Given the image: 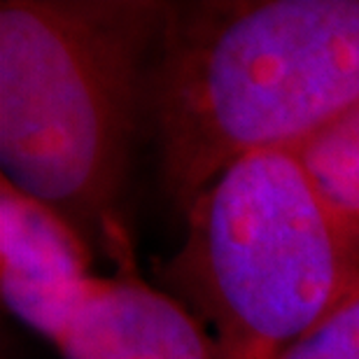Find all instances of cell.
Masks as SVG:
<instances>
[{
    "label": "cell",
    "instance_id": "52a82bcc",
    "mask_svg": "<svg viewBox=\"0 0 359 359\" xmlns=\"http://www.w3.org/2000/svg\"><path fill=\"white\" fill-rule=\"evenodd\" d=\"M280 359H359V297L329 313Z\"/></svg>",
    "mask_w": 359,
    "mask_h": 359
},
{
    "label": "cell",
    "instance_id": "277c9868",
    "mask_svg": "<svg viewBox=\"0 0 359 359\" xmlns=\"http://www.w3.org/2000/svg\"><path fill=\"white\" fill-rule=\"evenodd\" d=\"M91 262L59 212L0 180V294L14 318L56 343L96 278Z\"/></svg>",
    "mask_w": 359,
    "mask_h": 359
},
{
    "label": "cell",
    "instance_id": "ba28073f",
    "mask_svg": "<svg viewBox=\"0 0 359 359\" xmlns=\"http://www.w3.org/2000/svg\"><path fill=\"white\" fill-rule=\"evenodd\" d=\"M357 297H359V280L353 285V290L348 292V297L343 299V304H348V301H353V299H357ZM343 304H341V306H343Z\"/></svg>",
    "mask_w": 359,
    "mask_h": 359
},
{
    "label": "cell",
    "instance_id": "5b68a950",
    "mask_svg": "<svg viewBox=\"0 0 359 359\" xmlns=\"http://www.w3.org/2000/svg\"><path fill=\"white\" fill-rule=\"evenodd\" d=\"M54 348L63 359H222L196 315L138 273L93 278Z\"/></svg>",
    "mask_w": 359,
    "mask_h": 359
},
{
    "label": "cell",
    "instance_id": "8992f818",
    "mask_svg": "<svg viewBox=\"0 0 359 359\" xmlns=\"http://www.w3.org/2000/svg\"><path fill=\"white\" fill-rule=\"evenodd\" d=\"M292 152L329 212L359 250V103Z\"/></svg>",
    "mask_w": 359,
    "mask_h": 359
},
{
    "label": "cell",
    "instance_id": "3957f363",
    "mask_svg": "<svg viewBox=\"0 0 359 359\" xmlns=\"http://www.w3.org/2000/svg\"><path fill=\"white\" fill-rule=\"evenodd\" d=\"M161 269L222 359H280L359 280L348 238L292 149L241 156L184 212Z\"/></svg>",
    "mask_w": 359,
    "mask_h": 359
},
{
    "label": "cell",
    "instance_id": "6da1fadb",
    "mask_svg": "<svg viewBox=\"0 0 359 359\" xmlns=\"http://www.w3.org/2000/svg\"><path fill=\"white\" fill-rule=\"evenodd\" d=\"M163 0L0 3L3 180L135 276L126 189Z\"/></svg>",
    "mask_w": 359,
    "mask_h": 359
},
{
    "label": "cell",
    "instance_id": "7a4b0ae2",
    "mask_svg": "<svg viewBox=\"0 0 359 359\" xmlns=\"http://www.w3.org/2000/svg\"><path fill=\"white\" fill-rule=\"evenodd\" d=\"M359 103V0L168 3L149 75L159 182L180 212L226 166L294 149Z\"/></svg>",
    "mask_w": 359,
    "mask_h": 359
}]
</instances>
